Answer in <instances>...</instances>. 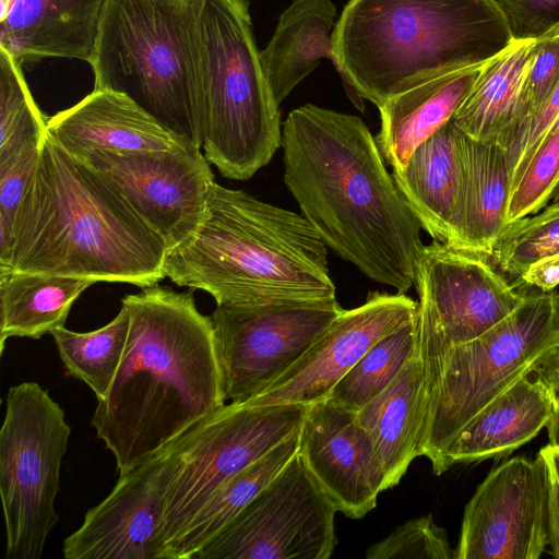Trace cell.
I'll use <instances>...</instances> for the list:
<instances>
[{
  "instance_id": "1",
  "label": "cell",
  "mask_w": 559,
  "mask_h": 559,
  "mask_svg": "<svg viewBox=\"0 0 559 559\" xmlns=\"http://www.w3.org/2000/svg\"><path fill=\"white\" fill-rule=\"evenodd\" d=\"M284 182L326 247L370 280L407 293L421 225L357 116L306 104L283 124Z\"/></svg>"
},
{
  "instance_id": "2",
  "label": "cell",
  "mask_w": 559,
  "mask_h": 559,
  "mask_svg": "<svg viewBox=\"0 0 559 559\" xmlns=\"http://www.w3.org/2000/svg\"><path fill=\"white\" fill-rule=\"evenodd\" d=\"M121 306L130 317L127 345L91 424L126 475L226 400L212 318L191 292L156 284Z\"/></svg>"
},
{
  "instance_id": "3",
  "label": "cell",
  "mask_w": 559,
  "mask_h": 559,
  "mask_svg": "<svg viewBox=\"0 0 559 559\" xmlns=\"http://www.w3.org/2000/svg\"><path fill=\"white\" fill-rule=\"evenodd\" d=\"M167 253L112 185L46 133L0 277L32 273L144 288L165 278Z\"/></svg>"
},
{
  "instance_id": "4",
  "label": "cell",
  "mask_w": 559,
  "mask_h": 559,
  "mask_svg": "<svg viewBox=\"0 0 559 559\" xmlns=\"http://www.w3.org/2000/svg\"><path fill=\"white\" fill-rule=\"evenodd\" d=\"M164 274L217 306L336 299L328 247L302 214L217 182L199 228L168 251Z\"/></svg>"
},
{
  "instance_id": "5",
  "label": "cell",
  "mask_w": 559,
  "mask_h": 559,
  "mask_svg": "<svg viewBox=\"0 0 559 559\" xmlns=\"http://www.w3.org/2000/svg\"><path fill=\"white\" fill-rule=\"evenodd\" d=\"M353 104L380 107L427 81L487 62L513 40L493 0H350L333 32Z\"/></svg>"
},
{
  "instance_id": "6",
  "label": "cell",
  "mask_w": 559,
  "mask_h": 559,
  "mask_svg": "<svg viewBox=\"0 0 559 559\" xmlns=\"http://www.w3.org/2000/svg\"><path fill=\"white\" fill-rule=\"evenodd\" d=\"M248 0H200L195 26L203 154L248 180L282 146L281 115L253 38Z\"/></svg>"
},
{
  "instance_id": "7",
  "label": "cell",
  "mask_w": 559,
  "mask_h": 559,
  "mask_svg": "<svg viewBox=\"0 0 559 559\" xmlns=\"http://www.w3.org/2000/svg\"><path fill=\"white\" fill-rule=\"evenodd\" d=\"M200 0H108L90 61L94 90L120 93L201 146L195 67Z\"/></svg>"
},
{
  "instance_id": "8",
  "label": "cell",
  "mask_w": 559,
  "mask_h": 559,
  "mask_svg": "<svg viewBox=\"0 0 559 559\" xmlns=\"http://www.w3.org/2000/svg\"><path fill=\"white\" fill-rule=\"evenodd\" d=\"M559 340V293H531L504 319L466 343L439 347L417 331L426 416L419 454L436 475L460 431Z\"/></svg>"
},
{
  "instance_id": "9",
  "label": "cell",
  "mask_w": 559,
  "mask_h": 559,
  "mask_svg": "<svg viewBox=\"0 0 559 559\" xmlns=\"http://www.w3.org/2000/svg\"><path fill=\"white\" fill-rule=\"evenodd\" d=\"M309 406L226 402L156 454L164 501L160 559L225 480L300 429Z\"/></svg>"
},
{
  "instance_id": "10",
  "label": "cell",
  "mask_w": 559,
  "mask_h": 559,
  "mask_svg": "<svg viewBox=\"0 0 559 559\" xmlns=\"http://www.w3.org/2000/svg\"><path fill=\"white\" fill-rule=\"evenodd\" d=\"M71 427L37 382L9 389L0 430V495L7 559H39L59 521L55 500Z\"/></svg>"
},
{
  "instance_id": "11",
  "label": "cell",
  "mask_w": 559,
  "mask_h": 559,
  "mask_svg": "<svg viewBox=\"0 0 559 559\" xmlns=\"http://www.w3.org/2000/svg\"><path fill=\"white\" fill-rule=\"evenodd\" d=\"M336 512L297 452L194 559H329Z\"/></svg>"
},
{
  "instance_id": "12",
  "label": "cell",
  "mask_w": 559,
  "mask_h": 559,
  "mask_svg": "<svg viewBox=\"0 0 559 559\" xmlns=\"http://www.w3.org/2000/svg\"><path fill=\"white\" fill-rule=\"evenodd\" d=\"M417 331L439 347L472 341L510 314L526 293L491 257L432 240L415 262Z\"/></svg>"
},
{
  "instance_id": "13",
  "label": "cell",
  "mask_w": 559,
  "mask_h": 559,
  "mask_svg": "<svg viewBox=\"0 0 559 559\" xmlns=\"http://www.w3.org/2000/svg\"><path fill=\"white\" fill-rule=\"evenodd\" d=\"M337 299L217 306L211 314L226 402L246 401L283 374L341 312Z\"/></svg>"
},
{
  "instance_id": "14",
  "label": "cell",
  "mask_w": 559,
  "mask_h": 559,
  "mask_svg": "<svg viewBox=\"0 0 559 559\" xmlns=\"http://www.w3.org/2000/svg\"><path fill=\"white\" fill-rule=\"evenodd\" d=\"M79 159L122 194L162 237L168 251L192 236L202 223L215 180L201 148L95 150Z\"/></svg>"
},
{
  "instance_id": "15",
  "label": "cell",
  "mask_w": 559,
  "mask_h": 559,
  "mask_svg": "<svg viewBox=\"0 0 559 559\" xmlns=\"http://www.w3.org/2000/svg\"><path fill=\"white\" fill-rule=\"evenodd\" d=\"M548 467L515 456L477 486L463 513L455 559H538L547 547Z\"/></svg>"
},
{
  "instance_id": "16",
  "label": "cell",
  "mask_w": 559,
  "mask_h": 559,
  "mask_svg": "<svg viewBox=\"0 0 559 559\" xmlns=\"http://www.w3.org/2000/svg\"><path fill=\"white\" fill-rule=\"evenodd\" d=\"M417 309L418 302L406 294L370 293L362 305L342 309L293 366L246 402L310 405L328 399L362 355L413 319Z\"/></svg>"
},
{
  "instance_id": "17",
  "label": "cell",
  "mask_w": 559,
  "mask_h": 559,
  "mask_svg": "<svg viewBox=\"0 0 559 559\" xmlns=\"http://www.w3.org/2000/svg\"><path fill=\"white\" fill-rule=\"evenodd\" d=\"M298 453L337 512L350 519L367 515L388 490L382 463L356 412L329 399L310 404Z\"/></svg>"
},
{
  "instance_id": "18",
  "label": "cell",
  "mask_w": 559,
  "mask_h": 559,
  "mask_svg": "<svg viewBox=\"0 0 559 559\" xmlns=\"http://www.w3.org/2000/svg\"><path fill=\"white\" fill-rule=\"evenodd\" d=\"M164 513L159 463L153 456L119 479L90 509L82 525L62 545L66 559H160Z\"/></svg>"
},
{
  "instance_id": "19",
  "label": "cell",
  "mask_w": 559,
  "mask_h": 559,
  "mask_svg": "<svg viewBox=\"0 0 559 559\" xmlns=\"http://www.w3.org/2000/svg\"><path fill=\"white\" fill-rule=\"evenodd\" d=\"M46 133L76 158L95 150L175 151L195 146L126 95L104 90H93L76 105L47 118Z\"/></svg>"
},
{
  "instance_id": "20",
  "label": "cell",
  "mask_w": 559,
  "mask_h": 559,
  "mask_svg": "<svg viewBox=\"0 0 559 559\" xmlns=\"http://www.w3.org/2000/svg\"><path fill=\"white\" fill-rule=\"evenodd\" d=\"M456 127V126H455ZM459 186L448 245L491 257L506 227L511 192L507 151L456 128Z\"/></svg>"
},
{
  "instance_id": "21",
  "label": "cell",
  "mask_w": 559,
  "mask_h": 559,
  "mask_svg": "<svg viewBox=\"0 0 559 559\" xmlns=\"http://www.w3.org/2000/svg\"><path fill=\"white\" fill-rule=\"evenodd\" d=\"M108 0H11L0 20V48L20 63L60 57L90 63Z\"/></svg>"
},
{
  "instance_id": "22",
  "label": "cell",
  "mask_w": 559,
  "mask_h": 559,
  "mask_svg": "<svg viewBox=\"0 0 559 559\" xmlns=\"http://www.w3.org/2000/svg\"><path fill=\"white\" fill-rule=\"evenodd\" d=\"M552 412L546 388L521 377L460 431L444 453L442 474L454 464L509 456L547 426Z\"/></svg>"
},
{
  "instance_id": "23",
  "label": "cell",
  "mask_w": 559,
  "mask_h": 559,
  "mask_svg": "<svg viewBox=\"0 0 559 559\" xmlns=\"http://www.w3.org/2000/svg\"><path fill=\"white\" fill-rule=\"evenodd\" d=\"M485 63L427 81L378 107L381 127L374 139L392 170L403 169L415 148L452 119Z\"/></svg>"
},
{
  "instance_id": "24",
  "label": "cell",
  "mask_w": 559,
  "mask_h": 559,
  "mask_svg": "<svg viewBox=\"0 0 559 559\" xmlns=\"http://www.w3.org/2000/svg\"><path fill=\"white\" fill-rule=\"evenodd\" d=\"M425 416V370L416 346L397 377L356 413L382 463L388 489L396 486L420 456Z\"/></svg>"
},
{
  "instance_id": "25",
  "label": "cell",
  "mask_w": 559,
  "mask_h": 559,
  "mask_svg": "<svg viewBox=\"0 0 559 559\" xmlns=\"http://www.w3.org/2000/svg\"><path fill=\"white\" fill-rule=\"evenodd\" d=\"M335 16L331 0H295L280 16L269 45L260 51L278 105L322 58L330 59L341 73L333 40Z\"/></svg>"
},
{
  "instance_id": "26",
  "label": "cell",
  "mask_w": 559,
  "mask_h": 559,
  "mask_svg": "<svg viewBox=\"0 0 559 559\" xmlns=\"http://www.w3.org/2000/svg\"><path fill=\"white\" fill-rule=\"evenodd\" d=\"M536 39H513L488 60L452 117L469 138L508 147L516 122L521 91Z\"/></svg>"
},
{
  "instance_id": "27",
  "label": "cell",
  "mask_w": 559,
  "mask_h": 559,
  "mask_svg": "<svg viewBox=\"0 0 559 559\" xmlns=\"http://www.w3.org/2000/svg\"><path fill=\"white\" fill-rule=\"evenodd\" d=\"M401 194L433 239L448 243L459 186L456 127L452 119L418 145L406 166L392 170Z\"/></svg>"
},
{
  "instance_id": "28",
  "label": "cell",
  "mask_w": 559,
  "mask_h": 559,
  "mask_svg": "<svg viewBox=\"0 0 559 559\" xmlns=\"http://www.w3.org/2000/svg\"><path fill=\"white\" fill-rule=\"evenodd\" d=\"M299 430L225 480L177 535L166 559H194L296 455Z\"/></svg>"
},
{
  "instance_id": "29",
  "label": "cell",
  "mask_w": 559,
  "mask_h": 559,
  "mask_svg": "<svg viewBox=\"0 0 559 559\" xmlns=\"http://www.w3.org/2000/svg\"><path fill=\"white\" fill-rule=\"evenodd\" d=\"M94 281L10 273L0 277V350L10 337L38 340L64 326L68 314L80 295Z\"/></svg>"
},
{
  "instance_id": "30",
  "label": "cell",
  "mask_w": 559,
  "mask_h": 559,
  "mask_svg": "<svg viewBox=\"0 0 559 559\" xmlns=\"http://www.w3.org/2000/svg\"><path fill=\"white\" fill-rule=\"evenodd\" d=\"M130 329L128 310L121 306L106 325L91 332L59 328L51 332L67 371L87 384L97 401L104 400L118 371Z\"/></svg>"
},
{
  "instance_id": "31",
  "label": "cell",
  "mask_w": 559,
  "mask_h": 559,
  "mask_svg": "<svg viewBox=\"0 0 559 559\" xmlns=\"http://www.w3.org/2000/svg\"><path fill=\"white\" fill-rule=\"evenodd\" d=\"M416 316L373 344L335 384L328 399L357 413L380 394L416 350Z\"/></svg>"
},
{
  "instance_id": "32",
  "label": "cell",
  "mask_w": 559,
  "mask_h": 559,
  "mask_svg": "<svg viewBox=\"0 0 559 559\" xmlns=\"http://www.w3.org/2000/svg\"><path fill=\"white\" fill-rule=\"evenodd\" d=\"M47 118L38 109L20 62L0 48V162L31 144H41Z\"/></svg>"
},
{
  "instance_id": "33",
  "label": "cell",
  "mask_w": 559,
  "mask_h": 559,
  "mask_svg": "<svg viewBox=\"0 0 559 559\" xmlns=\"http://www.w3.org/2000/svg\"><path fill=\"white\" fill-rule=\"evenodd\" d=\"M559 252V205L508 224L491 255L497 267L519 278L536 260Z\"/></svg>"
},
{
  "instance_id": "34",
  "label": "cell",
  "mask_w": 559,
  "mask_h": 559,
  "mask_svg": "<svg viewBox=\"0 0 559 559\" xmlns=\"http://www.w3.org/2000/svg\"><path fill=\"white\" fill-rule=\"evenodd\" d=\"M559 182V120L542 141L512 187L506 226L536 214L550 201Z\"/></svg>"
},
{
  "instance_id": "35",
  "label": "cell",
  "mask_w": 559,
  "mask_h": 559,
  "mask_svg": "<svg viewBox=\"0 0 559 559\" xmlns=\"http://www.w3.org/2000/svg\"><path fill=\"white\" fill-rule=\"evenodd\" d=\"M367 559H453L447 532L431 514L408 520L366 550Z\"/></svg>"
},
{
  "instance_id": "36",
  "label": "cell",
  "mask_w": 559,
  "mask_h": 559,
  "mask_svg": "<svg viewBox=\"0 0 559 559\" xmlns=\"http://www.w3.org/2000/svg\"><path fill=\"white\" fill-rule=\"evenodd\" d=\"M41 144H31L0 162V262L9 252L17 210L34 174Z\"/></svg>"
},
{
  "instance_id": "37",
  "label": "cell",
  "mask_w": 559,
  "mask_h": 559,
  "mask_svg": "<svg viewBox=\"0 0 559 559\" xmlns=\"http://www.w3.org/2000/svg\"><path fill=\"white\" fill-rule=\"evenodd\" d=\"M558 83L559 31L535 40L534 53L521 91L512 136L518 127L540 108Z\"/></svg>"
},
{
  "instance_id": "38",
  "label": "cell",
  "mask_w": 559,
  "mask_h": 559,
  "mask_svg": "<svg viewBox=\"0 0 559 559\" xmlns=\"http://www.w3.org/2000/svg\"><path fill=\"white\" fill-rule=\"evenodd\" d=\"M559 120V83L546 102L515 130L507 154L511 171V189L519 180L534 152Z\"/></svg>"
},
{
  "instance_id": "39",
  "label": "cell",
  "mask_w": 559,
  "mask_h": 559,
  "mask_svg": "<svg viewBox=\"0 0 559 559\" xmlns=\"http://www.w3.org/2000/svg\"><path fill=\"white\" fill-rule=\"evenodd\" d=\"M513 39H538L559 31V0H493Z\"/></svg>"
},
{
  "instance_id": "40",
  "label": "cell",
  "mask_w": 559,
  "mask_h": 559,
  "mask_svg": "<svg viewBox=\"0 0 559 559\" xmlns=\"http://www.w3.org/2000/svg\"><path fill=\"white\" fill-rule=\"evenodd\" d=\"M518 280L539 292L555 290L559 286V252L536 260Z\"/></svg>"
},
{
  "instance_id": "41",
  "label": "cell",
  "mask_w": 559,
  "mask_h": 559,
  "mask_svg": "<svg viewBox=\"0 0 559 559\" xmlns=\"http://www.w3.org/2000/svg\"><path fill=\"white\" fill-rule=\"evenodd\" d=\"M531 374L546 388L554 405L559 406V340L536 360Z\"/></svg>"
},
{
  "instance_id": "42",
  "label": "cell",
  "mask_w": 559,
  "mask_h": 559,
  "mask_svg": "<svg viewBox=\"0 0 559 559\" xmlns=\"http://www.w3.org/2000/svg\"><path fill=\"white\" fill-rule=\"evenodd\" d=\"M547 546L559 559V484L548 469Z\"/></svg>"
},
{
  "instance_id": "43",
  "label": "cell",
  "mask_w": 559,
  "mask_h": 559,
  "mask_svg": "<svg viewBox=\"0 0 559 559\" xmlns=\"http://www.w3.org/2000/svg\"><path fill=\"white\" fill-rule=\"evenodd\" d=\"M549 472L554 475L559 484V447L548 443L539 450Z\"/></svg>"
},
{
  "instance_id": "44",
  "label": "cell",
  "mask_w": 559,
  "mask_h": 559,
  "mask_svg": "<svg viewBox=\"0 0 559 559\" xmlns=\"http://www.w3.org/2000/svg\"><path fill=\"white\" fill-rule=\"evenodd\" d=\"M546 428L548 432L549 443L559 447V406L554 405V412Z\"/></svg>"
},
{
  "instance_id": "45",
  "label": "cell",
  "mask_w": 559,
  "mask_h": 559,
  "mask_svg": "<svg viewBox=\"0 0 559 559\" xmlns=\"http://www.w3.org/2000/svg\"><path fill=\"white\" fill-rule=\"evenodd\" d=\"M548 204H557L559 205V182L556 186Z\"/></svg>"
},
{
  "instance_id": "46",
  "label": "cell",
  "mask_w": 559,
  "mask_h": 559,
  "mask_svg": "<svg viewBox=\"0 0 559 559\" xmlns=\"http://www.w3.org/2000/svg\"><path fill=\"white\" fill-rule=\"evenodd\" d=\"M11 0H0V20L5 15Z\"/></svg>"
}]
</instances>
